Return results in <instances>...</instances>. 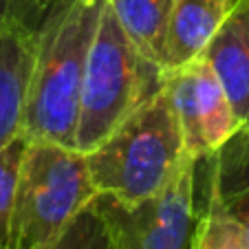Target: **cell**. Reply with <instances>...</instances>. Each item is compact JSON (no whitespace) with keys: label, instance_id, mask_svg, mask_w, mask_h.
I'll return each mask as SVG.
<instances>
[{"label":"cell","instance_id":"obj_1","mask_svg":"<svg viewBox=\"0 0 249 249\" xmlns=\"http://www.w3.org/2000/svg\"><path fill=\"white\" fill-rule=\"evenodd\" d=\"M106 0H57L36 33L22 135L73 148L95 29Z\"/></svg>","mask_w":249,"mask_h":249},{"label":"cell","instance_id":"obj_2","mask_svg":"<svg viewBox=\"0 0 249 249\" xmlns=\"http://www.w3.org/2000/svg\"><path fill=\"white\" fill-rule=\"evenodd\" d=\"M86 159L97 194L132 205L165 190L194 157L161 84Z\"/></svg>","mask_w":249,"mask_h":249},{"label":"cell","instance_id":"obj_3","mask_svg":"<svg viewBox=\"0 0 249 249\" xmlns=\"http://www.w3.org/2000/svg\"><path fill=\"white\" fill-rule=\"evenodd\" d=\"M161 84L163 69L137 51L106 0L89 53L73 148L89 155L102 146Z\"/></svg>","mask_w":249,"mask_h":249},{"label":"cell","instance_id":"obj_4","mask_svg":"<svg viewBox=\"0 0 249 249\" xmlns=\"http://www.w3.org/2000/svg\"><path fill=\"white\" fill-rule=\"evenodd\" d=\"M97 196L89 159L75 148L29 139L7 249H51Z\"/></svg>","mask_w":249,"mask_h":249},{"label":"cell","instance_id":"obj_5","mask_svg":"<svg viewBox=\"0 0 249 249\" xmlns=\"http://www.w3.org/2000/svg\"><path fill=\"white\" fill-rule=\"evenodd\" d=\"M196 163L190 159L159 194L139 203H122L106 194L95 196L117 249H192L201 210H196Z\"/></svg>","mask_w":249,"mask_h":249},{"label":"cell","instance_id":"obj_6","mask_svg":"<svg viewBox=\"0 0 249 249\" xmlns=\"http://www.w3.org/2000/svg\"><path fill=\"white\" fill-rule=\"evenodd\" d=\"M163 89L179 119L185 150L194 159L214 155L240 130L230 99L205 57L163 71Z\"/></svg>","mask_w":249,"mask_h":249},{"label":"cell","instance_id":"obj_7","mask_svg":"<svg viewBox=\"0 0 249 249\" xmlns=\"http://www.w3.org/2000/svg\"><path fill=\"white\" fill-rule=\"evenodd\" d=\"M203 57L216 73L240 130H249V0H236Z\"/></svg>","mask_w":249,"mask_h":249},{"label":"cell","instance_id":"obj_8","mask_svg":"<svg viewBox=\"0 0 249 249\" xmlns=\"http://www.w3.org/2000/svg\"><path fill=\"white\" fill-rule=\"evenodd\" d=\"M36 33L0 24V150L22 135Z\"/></svg>","mask_w":249,"mask_h":249},{"label":"cell","instance_id":"obj_9","mask_svg":"<svg viewBox=\"0 0 249 249\" xmlns=\"http://www.w3.org/2000/svg\"><path fill=\"white\" fill-rule=\"evenodd\" d=\"M236 0H174L163 44V71L203 57Z\"/></svg>","mask_w":249,"mask_h":249},{"label":"cell","instance_id":"obj_10","mask_svg":"<svg viewBox=\"0 0 249 249\" xmlns=\"http://www.w3.org/2000/svg\"><path fill=\"white\" fill-rule=\"evenodd\" d=\"M203 161L207 181L227 214L249 231V130H238L221 150Z\"/></svg>","mask_w":249,"mask_h":249},{"label":"cell","instance_id":"obj_11","mask_svg":"<svg viewBox=\"0 0 249 249\" xmlns=\"http://www.w3.org/2000/svg\"><path fill=\"white\" fill-rule=\"evenodd\" d=\"M108 5L137 51L163 69V44L174 0H108Z\"/></svg>","mask_w":249,"mask_h":249},{"label":"cell","instance_id":"obj_12","mask_svg":"<svg viewBox=\"0 0 249 249\" xmlns=\"http://www.w3.org/2000/svg\"><path fill=\"white\" fill-rule=\"evenodd\" d=\"M192 249H249V231L227 214L210 181H205V205Z\"/></svg>","mask_w":249,"mask_h":249},{"label":"cell","instance_id":"obj_13","mask_svg":"<svg viewBox=\"0 0 249 249\" xmlns=\"http://www.w3.org/2000/svg\"><path fill=\"white\" fill-rule=\"evenodd\" d=\"M27 141V137L20 135L0 150V249L9 247L16 188H18V174L20 165H22Z\"/></svg>","mask_w":249,"mask_h":249},{"label":"cell","instance_id":"obj_14","mask_svg":"<svg viewBox=\"0 0 249 249\" xmlns=\"http://www.w3.org/2000/svg\"><path fill=\"white\" fill-rule=\"evenodd\" d=\"M51 249H117L95 201L82 212Z\"/></svg>","mask_w":249,"mask_h":249},{"label":"cell","instance_id":"obj_15","mask_svg":"<svg viewBox=\"0 0 249 249\" xmlns=\"http://www.w3.org/2000/svg\"><path fill=\"white\" fill-rule=\"evenodd\" d=\"M57 0H0V24L38 33Z\"/></svg>","mask_w":249,"mask_h":249}]
</instances>
